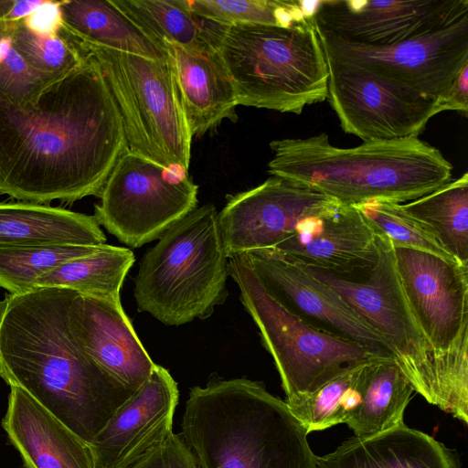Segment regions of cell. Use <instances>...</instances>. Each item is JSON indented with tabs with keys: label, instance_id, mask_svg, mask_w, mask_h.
<instances>
[{
	"label": "cell",
	"instance_id": "8",
	"mask_svg": "<svg viewBox=\"0 0 468 468\" xmlns=\"http://www.w3.org/2000/svg\"><path fill=\"white\" fill-rule=\"evenodd\" d=\"M394 248L408 301L431 346L444 411L468 422V266Z\"/></svg>",
	"mask_w": 468,
	"mask_h": 468
},
{
	"label": "cell",
	"instance_id": "32",
	"mask_svg": "<svg viewBox=\"0 0 468 468\" xmlns=\"http://www.w3.org/2000/svg\"><path fill=\"white\" fill-rule=\"evenodd\" d=\"M356 207L374 230L387 237L393 247L414 249L459 262L446 250L431 229L405 212L400 204L371 200Z\"/></svg>",
	"mask_w": 468,
	"mask_h": 468
},
{
	"label": "cell",
	"instance_id": "37",
	"mask_svg": "<svg viewBox=\"0 0 468 468\" xmlns=\"http://www.w3.org/2000/svg\"><path fill=\"white\" fill-rule=\"evenodd\" d=\"M441 112L456 111L465 116L468 112V65H466L454 80L446 95L438 101Z\"/></svg>",
	"mask_w": 468,
	"mask_h": 468
},
{
	"label": "cell",
	"instance_id": "23",
	"mask_svg": "<svg viewBox=\"0 0 468 468\" xmlns=\"http://www.w3.org/2000/svg\"><path fill=\"white\" fill-rule=\"evenodd\" d=\"M106 240L94 216L48 204L0 202V245H101Z\"/></svg>",
	"mask_w": 468,
	"mask_h": 468
},
{
	"label": "cell",
	"instance_id": "9",
	"mask_svg": "<svg viewBox=\"0 0 468 468\" xmlns=\"http://www.w3.org/2000/svg\"><path fill=\"white\" fill-rule=\"evenodd\" d=\"M229 276L273 358L286 399L312 393L358 364L384 357L318 330L288 311L264 290L242 254L229 257Z\"/></svg>",
	"mask_w": 468,
	"mask_h": 468
},
{
	"label": "cell",
	"instance_id": "21",
	"mask_svg": "<svg viewBox=\"0 0 468 468\" xmlns=\"http://www.w3.org/2000/svg\"><path fill=\"white\" fill-rule=\"evenodd\" d=\"M162 50L192 136L215 130L225 119L238 120L236 92L216 47L196 51L165 42Z\"/></svg>",
	"mask_w": 468,
	"mask_h": 468
},
{
	"label": "cell",
	"instance_id": "15",
	"mask_svg": "<svg viewBox=\"0 0 468 468\" xmlns=\"http://www.w3.org/2000/svg\"><path fill=\"white\" fill-rule=\"evenodd\" d=\"M468 15V0H320L314 27L339 39L387 47L440 30Z\"/></svg>",
	"mask_w": 468,
	"mask_h": 468
},
{
	"label": "cell",
	"instance_id": "3",
	"mask_svg": "<svg viewBox=\"0 0 468 468\" xmlns=\"http://www.w3.org/2000/svg\"><path fill=\"white\" fill-rule=\"evenodd\" d=\"M181 431L199 468H315L308 432L259 381L216 376L191 388Z\"/></svg>",
	"mask_w": 468,
	"mask_h": 468
},
{
	"label": "cell",
	"instance_id": "19",
	"mask_svg": "<svg viewBox=\"0 0 468 468\" xmlns=\"http://www.w3.org/2000/svg\"><path fill=\"white\" fill-rule=\"evenodd\" d=\"M71 334L94 362L129 388L137 390L155 363L137 336L121 300L76 293L69 308Z\"/></svg>",
	"mask_w": 468,
	"mask_h": 468
},
{
	"label": "cell",
	"instance_id": "13",
	"mask_svg": "<svg viewBox=\"0 0 468 468\" xmlns=\"http://www.w3.org/2000/svg\"><path fill=\"white\" fill-rule=\"evenodd\" d=\"M326 59L327 98L341 128L364 142L418 137L438 101L359 68Z\"/></svg>",
	"mask_w": 468,
	"mask_h": 468
},
{
	"label": "cell",
	"instance_id": "28",
	"mask_svg": "<svg viewBox=\"0 0 468 468\" xmlns=\"http://www.w3.org/2000/svg\"><path fill=\"white\" fill-rule=\"evenodd\" d=\"M400 206L428 226L456 261L468 266L467 173Z\"/></svg>",
	"mask_w": 468,
	"mask_h": 468
},
{
	"label": "cell",
	"instance_id": "33",
	"mask_svg": "<svg viewBox=\"0 0 468 468\" xmlns=\"http://www.w3.org/2000/svg\"><path fill=\"white\" fill-rule=\"evenodd\" d=\"M13 48L38 72L61 77L78 68L84 55L69 41L60 37L40 35L25 24L23 19L6 21Z\"/></svg>",
	"mask_w": 468,
	"mask_h": 468
},
{
	"label": "cell",
	"instance_id": "24",
	"mask_svg": "<svg viewBox=\"0 0 468 468\" xmlns=\"http://www.w3.org/2000/svg\"><path fill=\"white\" fill-rule=\"evenodd\" d=\"M61 29L72 39L152 59L165 58L112 0L59 2Z\"/></svg>",
	"mask_w": 468,
	"mask_h": 468
},
{
	"label": "cell",
	"instance_id": "18",
	"mask_svg": "<svg viewBox=\"0 0 468 468\" xmlns=\"http://www.w3.org/2000/svg\"><path fill=\"white\" fill-rule=\"evenodd\" d=\"M278 250L308 267L345 277L367 273L377 259V234L356 206L341 202L301 219Z\"/></svg>",
	"mask_w": 468,
	"mask_h": 468
},
{
	"label": "cell",
	"instance_id": "10",
	"mask_svg": "<svg viewBox=\"0 0 468 468\" xmlns=\"http://www.w3.org/2000/svg\"><path fill=\"white\" fill-rule=\"evenodd\" d=\"M376 234L377 259L364 281L305 266L381 335L414 391L444 410L431 346L400 282L393 245L384 235Z\"/></svg>",
	"mask_w": 468,
	"mask_h": 468
},
{
	"label": "cell",
	"instance_id": "38",
	"mask_svg": "<svg viewBox=\"0 0 468 468\" xmlns=\"http://www.w3.org/2000/svg\"><path fill=\"white\" fill-rule=\"evenodd\" d=\"M42 3V0H0V22L25 19Z\"/></svg>",
	"mask_w": 468,
	"mask_h": 468
},
{
	"label": "cell",
	"instance_id": "6",
	"mask_svg": "<svg viewBox=\"0 0 468 468\" xmlns=\"http://www.w3.org/2000/svg\"><path fill=\"white\" fill-rule=\"evenodd\" d=\"M215 45L239 105L301 114L327 98V63L313 18L291 27L218 24Z\"/></svg>",
	"mask_w": 468,
	"mask_h": 468
},
{
	"label": "cell",
	"instance_id": "34",
	"mask_svg": "<svg viewBox=\"0 0 468 468\" xmlns=\"http://www.w3.org/2000/svg\"><path fill=\"white\" fill-rule=\"evenodd\" d=\"M58 78L42 74L29 66L13 48L6 22H0V92L3 95L24 104Z\"/></svg>",
	"mask_w": 468,
	"mask_h": 468
},
{
	"label": "cell",
	"instance_id": "1",
	"mask_svg": "<svg viewBox=\"0 0 468 468\" xmlns=\"http://www.w3.org/2000/svg\"><path fill=\"white\" fill-rule=\"evenodd\" d=\"M82 54L78 68L27 103L0 92V195L38 204L100 197L128 149L103 73Z\"/></svg>",
	"mask_w": 468,
	"mask_h": 468
},
{
	"label": "cell",
	"instance_id": "35",
	"mask_svg": "<svg viewBox=\"0 0 468 468\" xmlns=\"http://www.w3.org/2000/svg\"><path fill=\"white\" fill-rule=\"evenodd\" d=\"M128 468H199L181 434L173 431Z\"/></svg>",
	"mask_w": 468,
	"mask_h": 468
},
{
	"label": "cell",
	"instance_id": "11",
	"mask_svg": "<svg viewBox=\"0 0 468 468\" xmlns=\"http://www.w3.org/2000/svg\"><path fill=\"white\" fill-rule=\"evenodd\" d=\"M197 190L188 172L127 149L109 175L93 216L119 241L140 248L196 208Z\"/></svg>",
	"mask_w": 468,
	"mask_h": 468
},
{
	"label": "cell",
	"instance_id": "5",
	"mask_svg": "<svg viewBox=\"0 0 468 468\" xmlns=\"http://www.w3.org/2000/svg\"><path fill=\"white\" fill-rule=\"evenodd\" d=\"M212 203L196 207L147 249L134 278L139 312L165 325L207 319L228 297L229 257Z\"/></svg>",
	"mask_w": 468,
	"mask_h": 468
},
{
	"label": "cell",
	"instance_id": "4",
	"mask_svg": "<svg viewBox=\"0 0 468 468\" xmlns=\"http://www.w3.org/2000/svg\"><path fill=\"white\" fill-rule=\"evenodd\" d=\"M271 176L357 206L371 200L407 203L452 180L441 152L410 137L370 141L351 148L330 144L326 133L270 143Z\"/></svg>",
	"mask_w": 468,
	"mask_h": 468
},
{
	"label": "cell",
	"instance_id": "36",
	"mask_svg": "<svg viewBox=\"0 0 468 468\" xmlns=\"http://www.w3.org/2000/svg\"><path fill=\"white\" fill-rule=\"evenodd\" d=\"M59 2L44 0L39 6L23 19L24 24L40 35L58 36L61 27Z\"/></svg>",
	"mask_w": 468,
	"mask_h": 468
},
{
	"label": "cell",
	"instance_id": "31",
	"mask_svg": "<svg viewBox=\"0 0 468 468\" xmlns=\"http://www.w3.org/2000/svg\"><path fill=\"white\" fill-rule=\"evenodd\" d=\"M196 16L221 26L291 27L310 16L300 0H186Z\"/></svg>",
	"mask_w": 468,
	"mask_h": 468
},
{
	"label": "cell",
	"instance_id": "29",
	"mask_svg": "<svg viewBox=\"0 0 468 468\" xmlns=\"http://www.w3.org/2000/svg\"><path fill=\"white\" fill-rule=\"evenodd\" d=\"M377 358L346 370L312 393L286 399L290 411L308 433L346 423L360 402L367 368Z\"/></svg>",
	"mask_w": 468,
	"mask_h": 468
},
{
	"label": "cell",
	"instance_id": "20",
	"mask_svg": "<svg viewBox=\"0 0 468 468\" xmlns=\"http://www.w3.org/2000/svg\"><path fill=\"white\" fill-rule=\"evenodd\" d=\"M1 425L24 468H95L90 444L20 388L10 387Z\"/></svg>",
	"mask_w": 468,
	"mask_h": 468
},
{
	"label": "cell",
	"instance_id": "22",
	"mask_svg": "<svg viewBox=\"0 0 468 468\" xmlns=\"http://www.w3.org/2000/svg\"><path fill=\"white\" fill-rule=\"evenodd\" d=\"M315 468H461V463L454 450L402 424L347 439L334 452L316 456Z\"/></svg>",
	"mask_w": 468,
	"mask_h": 468
},
{
	"label": "cell",
	"instance_id": "27",
	"mask_svg": "<svg viewBox=\"0 0 468 468\" xmlns=\"http://www.w3.org/2000/svg\"><path fill=\"white\" fill-rule=\"evenodd\" d=\"M126 247L102 244L94 253L63 262L41 275L37 288H63L90 297L121 300L123 281L134 262Z\"/></svg>",
	"mask_w": 468,
	"mask_h": 468
},
{
	"label": "cell",
	"instance_id": "12",
	"mask_svg": "<svg viewBox=\"0 0 468 468\" xmlns=\"http://www.w3.org/2000/svg\"><path fill=\"white\" fill-rule=\"evenodd\" d=\"M315 30L325 58L359 68L436 101L446 95L468 65V15L440 30L387 47L351 43Z\"/></svg>",
	"mask_w": 468,
	"mask_h": 468
},
{
	"label": "cell",
	"instance_id": "26",
	"mask_svg": "<svg viewBox=\"0 0 468 468\" xmlns=\"http://www.w3.org/2000/svg\"><path fill=\"white\" fill-rule=\"evenodd\" d=\"M158 48L168 42L189 50L216 47V23L193 14L186 0H112Z\"/></svg>",
	"mask_w": 468,
	"mask_h": 468
},
{
	"label": "cell",
	"instance_id": "17",
	"mask_svg": "<svg viewBox=\"0 0 468 468\" xmlns=\"http://www.w3.org/2000/svg\"><path fill=\"white\" fill-rule=\"evenodd\" d=\"M177 384L155 365L146 382L123 403L90 444L95 468H128L173 431Z\"/></svg>",
	"mask_w": 468,
	"mask_h": 468
},
{
	"label": "cell",
	"instance_id": "25",
	"mask_svg": "<svg viewBox=\"0 0 468 468\" xmlns=\"http://www.w3.org/2000/svg\"><path fill=\"white\" fill-rule=\"evenodd\" d=\"M413 391L394 358H377L367 368L360 402L346 424L357 437L400 426Z\"/></svg>",
	"mask_w": 468,
	"mask_h": 468
},
{
	"label": "cell",
	"instance_id": "14",
	"mask_svg": "<svg viewBox=\"0 0 468 468\" xmlns=\"http://www.w3.org/2000/svg\"><path fill=\"white\" fill-rule=\"evenodd\" d=\"M264 290L309 325L393 357L386 340L329 285L302 262L275 249L241 253Z\"/></svg>",
	"mask_w": 468,
	"mask_h": 468
},
{
	"label": "cell",
	"instance_id": "30",
	"mask_svg": "<svg viewBox=\"0 0 468 468\" xmlns=\"http://www.w3.org/2000/svg\"><path fill=\"white\" fill-rule=\"evenodd\" d=\"M101 245H0V288L10 294L32 292L41 275L69 260L92 254Z\"/></svg>",
	"mask_w": 468,
	"mask_h": 468
},
{
	"label": "cell",
	"instance_id": "7",
	"mask_svg": "<svg viewBox=\"0 0 468 468\" xmlns=\"http://www.w3.org/2000/svg\"><path fill=\"white\" fill-rule=\"evenodd\" d=\"M58 35L100 66L118 106L128 149L174 170L189 167L192 134L171 65Z\"/></svg>",
	"mask_w": 468,
	"mask_h": 468
},
{
	"label": "cell",
	"instance_id": "16",
	"mask_svg": "<svg viewBox=\"0 0 468 468\" xmlns=\"http://www.w3.org/2000/svg\"><path fill=\"white\" fill-rule=\"evenodd\" d=\"M338 200L271 176L249 190L227 196L218 219L228 257L258 249H276L305 217Z\"/></svg>",
	"mask_w": 468,
	"mask_h": 468
},
{
	"label": "cell",
	"instance_id": "2",
	"mask_svg": "<svg viewBox=\"0 0 468 468\" xmlns=\"http://www.w3.org/2000/svg\"><path fill=\"white\" fill-rule=\"evenodd\" d=\"M77 292L37 288L0 300V378L28 393L85 442L136 391L76 343L69 308Z\"/></svg>",
	"mask_w": 468,
	"mask_h": 468
}]
</instances>
